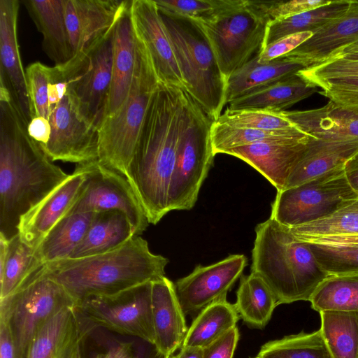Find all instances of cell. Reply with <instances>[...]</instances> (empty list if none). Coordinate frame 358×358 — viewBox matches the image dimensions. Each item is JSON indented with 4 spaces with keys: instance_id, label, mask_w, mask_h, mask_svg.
<instances>
[{
    "instance_id": "6da1fadb",
    "label": "cell",
    "mask_w": 358,
    "mask_h": 358,
    "mask_svg": "<svg viewBox=\"0 0 358 358\" xmlns=\"http://www.w3.org/2000/svg\"><path fill=\"white\" fill-rule=\"evenodd\" d=\"M28 122L0 82V235L17 234L20 217L65 181L64 172L27 131Z\"/></svg>"
},
{
    "instance_id": "7a4b0ae2",
    "label": "cell",
    "mask_w": 358,
    "mask_h": 358,
    "mask_svg": "<svg viewBox=\"0 0 358 358\" xmlns=\"http://www.w3.org/2000/svg\"><path fill=\"white\" fill-rule=\"evenodd\" d=\"M187 92L159 83L126 178L150 224L170 211L169 192L186 123Z\"/></svg>"
},
{
    "instance_id": "3957f363",
    "label": "cell",
    "mask_w": 358,
    "mask_h": 358,
    "mask_svg": "<svg viewBox=\"0 0 358 358\" xmlns=\"http://www.w3.org/2000/svg\"><path fill=\"white\" fill-rule=\"evenodd\" d=\"M169 259L153 254L148 243L134 236L113 251L44 264L31 280L46 277L62 285L76 307L94 296L113 295L165 276Z\"/></svg>"
},
{
    "instance_id": "277c9868",
    "label": "cell",
    "mask_w": 358,
    "mask_h": 358,
    "mask_svg": "<svg viewBox=\"0 0 358 358\" xmlns=\"http://www.w3.org/2000/svg\"><path fill=\"white\" fill-rule=\"evenodd\" d=\"M252 250L251 273L270 287L278 305L308 301L329 275L317 262L306 242L290 228L271 218L257 225Z\"/></svg>"
},
{
    "instance_id": "5b68a950",
    "label": "cell",
    "mask_w": 358,
    "mask_h": 358,
    "mask_svg": "<svg viewBox=\"0 0 358 358\" xmlns=\"http://www.w3.org/2000/svg\"><path fill=\"white\" fill-rule=\"evenodd\" d=\"M182 74L185 90L213 120L226 103L227 81L222 75L200 21L160 9Z\"/></svg>"
},
{
    "instance_id": "8992f818",
    "label": "cell",
    "mask_w": 358,
    "mask_h": 358,
    "mask_svg": "<svg viewBox=\"0 0 358 358\" xmlns=\"http://www.w3.org/2000/svg\"><path fill=\"white\" fill-rule=\"evenodd\" d=\"M136 38L137 57L129 92L120 108L105 117L98 129L99 162L124 177L160 83L147 47L136 35Z\"/></svg>"
},
{
    "instance_id": "52a82bcc",
    "label": "cell",
    "mask_w": 358,
    "mask_h": 358,
    "mask_svg": "<svg viewBox=\"0 0 358 358\" xmlns=\"http://www.w3.org/2000/svg\"><path fill=\"white\" fill-rule=\"evenodd\" d=\"M269 22L257 1L248 0H233L212 20L201 22L227 81L261 52Z\"/></svg>"
},
{
    "instance_id": "ba28073f",
    "label": "cell",
    "mask_w": 358,
    "mask_h": 358,
    "mask_svg": "<svg viewBox=\"0 0 358 358\" xmlns=\"http://www.w3.org/2000/svg\"><path fill=\"white\" fill-rule=\"evenodd\" d=\"M213 120L187 93L186 123L178 149L169 192V209H192L213 165Z\"/></svg>"
},
{
    "instance_id": "9c48e42d",
    "label": "cell",
    "mask_w": 358,
    "mask_h": 358,
    "mask_svg": "<svg viewBox=\"0 0 358 358\" xmlns=\"http://www.w3.org/2000/svg\"><path fill=\"white\" fill-rule=\"evenodd\" d=\"M114 27L94 47L56 65L80 115L99 129L107 109L114 50Z\"/></svg>"
},
{
    "instance_id": "30bf717a",
    "label": "cell",
    "mask_w": 358,
    "mask_h": 358,
    "mask_svg": "<svg viewBox=\"0 0 358 358\" xmlns=\"http://www.w3.org/2000/svg\"><path fill=\"white\" fill-rule=\"evenodd\" d=\"M69 307H76L73 298L62 285L46 277H37L0 299V317L8 323L17 358H26L42 326Z\"/></svg>"
},
{
    "instance_id": "8fae6325",
    "label": "cell",
    "mask_w": 358,
    "mask_h": 358,
    "mask_svg": "<svg viewBox=\"0 0 358 358\" xmlns=\"http://www.w3.org/2000/svg\"><path fill=\"white\" fill-rule=\"evenodd\" d=\"M357 199L358 194L350 185L344 166L277 191L270 218L292 228L327 217Z\"/></svg>"
},
{
    "instance_id": "7c38bea8",
    "label": "cell",
    "mask_w": 358,
    "mask_h": 358,
    "mask_svg": "<svg viewBox=\"0 0 358 358\" xmlns=\"http://www.w3.org/2000/svg\"><path fill=\"white\" fill-rule=\"evenodd\" d=\"M76 308L94 327L137 337L154 345L152 282L113 295L88 297Z\"/></svg>"
},
{
    "instance_id": "4fadbf2b",
    "label": "cell",
    "mask_w": 358,
    "mask_h": 358,
    "mask_svg": "<svg viewBox=\"0 0 358 358\" xmlns=\"http://www.w3.org/2000/svg\"><path fill=\"white\" fill-rule=\"evenodd\" d=\"M106 210L123 212L135 236L142 234L150 224L126 177L95 161L81 194L66 215Z\"/></svg>"
},
{
    "instance_id": "5bb4252c",
    "label": "cell",
    "mask_w": 358,
    "mask_h": 358,
    "mask_svg": "<svg viewBox=\"0 0 358 358\" xmlns=\"http://www.w3.org/2000/svg\"><path fill=\"white\" fill-rule=\"evenodd\" d=\"M50 138L41 148L54 162L85 164L99 160L98 129L80 114L68 91L52 110Z\"/></svg>"
},
{
    "instance_id": "9a60e30c",
    "label": "cell",
    "mask_w": 358,
    "mask_h": 358,
    "mask_svg": "<svg viewBox=\"0 0 358 358\" xmlns=\"http://www.w3.org/2000/svg\"><path fill=\"white\" fill-rule=\"evenodd\" d=\"M247 265L243 255H231L208 266H197L178 279L176 292L185 315H195L213 301L227 297Z\"/></svg>"
},
{
    "instance_id": "2e32d148",
    "label": "cell",
    "mask_w": 358,
    "mask_h": 358,
    "mask_svg": "<svg viewBox=\"0 0 358 358\" xmlns=\"http://www.w3.org/2000/svg\"><path fill=\"white\" fill-rule=\"evenodd\" d=\"M309 139L310 135L297 127L281 138L237 147L224 154L245 162L280 191L306 150Z\"/></svg>"
},
{
    "instance_id": "e0dca14e",
    "label": "cell",
    "mask_w": 358,
    "mask_h": 358,
    "mask_svg": "<svg viewBox=\"0 0 358 358\" xmlns=\"http://www.w3.org/2000/svg\"><path fill=\"white\" fill-rule=\"evenodd\" d=\"M91 164L76 165L65 181L20 217L17 234L23 242L36 248L50 230L67 215L84 188Z\"/></svg>"
},
{
    "instance_id": "ac0fdd59",
    "label": "cell",
    "mask_w": 358,
    "mask_h": 358,
    "mask_svg": "<svg viewBox=\"0 0 358 358\" xmlns=\"http://www.w3.org/2000/svg\"><path fill=\"white\" fill-rule=\"evenodd\" d=\"M130 13L134 32L147 47L159 82L185 90L172 43L155 1L131 0Z\"/></svg>"
},
{
    "instance_id": "d6986e66",
    "label": "cell",
    "mask_w": 358,
    "mask_h": 358,
    "mask_svg": "<svg viewBox=\"0 0 358 358\" xmlns=\"http://www.w3.org/2000/svg\"><path fill=\"white\" fill-rule=\"evenodd\" d=\"M129 0H63L74 55L97 44L115 25Z\"/></svg>"
},
{
    "instance_id": "ffe728a7",
    "label": "cell",
    "mask_w": 358,
    "mask_h": 358,
    "mask_svg": "<svg viewBox=\"0 0 358 358\" xmlns=\"http://www.w3.org/2000/svg\"><path fill=\"white\" fill-rule=\"evenodd\" d=\"M19 6L18 0H0V81L7 85L29 124L33 112L17 41Z\"/></svg>"
},
{
    "instance_id": "44dd1931",
    "label": "cell",
    "mask_w": 358,
    "mask_h": 358,
    "mask_svg": "<svg viewBox=\"0 0 358 358\" xmlns=\"http://www.w3.org/2000/svg\"><path fill=\"white\" fill-rule=\"evenodd\" d=\"M358 42V0H351L346 12L313 33L293 51L285 55L306 68L336 58L347 47Z\"/></svg>"
},
{
    "instance_id": "7402d4cb",
    "label": "cell",
    "mask_w": 358,
    "mask_h": 358,
    "mask_svg": "<svg viewBox=\"0 0 358 358\" xmlns=\"http://www.w3.org/2000/svg\"><path fill=\"white\" fill-rule=\"evenodd\" d=\"M154 345L165 358L182 347L188 328L175 284L166 276L152 282Z\"/></svg>"
},
{
    "instance_id": "603a6c76",
    "label": "cell",
    "mask_w": 358,
    "mask_h": 358,
    "mask_svg": "<svg viewBox=\"0 0 358 358\" xmlns=\"http://www.w3.org/2000/svg\"><path fill=\"white\" fill-rule=\"evenodd\" d=\"M303 132L317 138L358 140V110L329 100L319 108L278 111Z\"/></svg>"
},
{
    "instance_id": "cb8c5ba5",
    "label": "cell",
    "mask_w": 358,
    "mask_h": 358,
    "mask_svg": "<svg viewBox=\"0 0 358 358\" xmlns=\"http://www.w3.org/2000/svg\"><path fill=\"white\" fill-rule=\"evenodd\" d=\"M131 1L115 25L112 80L105 117L114 114L124 103L133 80L137 48L130 13Z\"/></svg>"
},
{
    "instance_id": "d4e9b609",
    "label": "cell",
    "mask_w": 358,
    "mask_h": 358,
    "mask_svg": "<svg viewBox=\"0 0 358 358\" xmlns=\"http://www.w3.org/2000/svg\"><path fill=\"white\" fill-rule=\"evenodd\" d=\"M357 153L358 140L322 139L310 135L306 150L292 171L285 189L344 167Z\"/></svg>"
},
{
    "instance_id": "484cf974",
    "label": "cell",
    "mask_w": 358,
    "mask_h": 358,
    "mask_svg": "<svg viewBox=\"0 0 358 358\" xmlns=\"http://www.w3.org/2000/svg\"><path fill=\"white\" fill-rule=\"evenodd\" d=\"M30 17L43 36L42 48L55 65L73 57L63 0H23Z\"/></svg>"
},
{
    "instance_id": "4316f807",
    "label": "cell",
    "mask_w": 358,
    "mask_h": 358,
    "mask_svg": "<svg viewBox=\"0 0 358 358\" xmlns=\"http://www.w3.org/2000/svg\"><path fill=\"white\" fill-rule=\"evenodd\" d=\"M259 54L227 80V104L257 90L296 75L306 68L300 62L285 56L261 63Z\"/></svg>"
},
{
    "instance_id": "83f0119b",
    "label": "cell",
    "mask_w": 358,
    "mask_h": 358,
    "mask_svg": "<svg viewBox=\"0 0 358 358\" xmlns=\"http://www.w3.org/2000/svg\"><path fill=\"white\" fill-rule=\"evenodd\" d=\"M134 236L132 226L123 212H96L83 239L69 259L91 257L113 251L123 245Z\"/></svg>"
},
{
    "instance_id": "f1b7e54d",
    "label": "cell",
    "mask_w": 358,
    "mask_h": 358,
    "mask_svg": "<svg viewBox=\"0 0 358 358\" xmlns=\"http://www.w3.org/2000/svg\"><path fill=\"white\" fill-rule=\"evenodd\" d=\"M317 92V87L296 74L235 99L229 108L282 111Z\"/></svg>"
},
{
    "instance_id": "f546056e",
    "label": "cell",
    "mask_w": 358,
    "mask_h": 358,
    "mask_svg": "<svg viewBox=\"0 0 358 358\" xmlns=\"http://www.w3.org/2000/svg\"><path fill=\"white\" fill-rule=\"evenodd\" d=\"M94 212L64 216L45 235L35 248V255L44 264L68 259L83 239Z\"/></svg>"
},
{
    "instance_id": "4dcf8cb0",
    "label": "cell",
    "mask_w": 358,
    "mask_h": 358,
    "mask_svg": "<svg viewBox=\"0 0 358 358\" xmlns=\"http://www.w3.org/2000/svg\"><path fill=\"white\" fill-rule=\"evenodd\" d=\"M240 317L227 297L219 299L201 310L188 328L182 347L204 348L236 327Z\"/></svg>"
},
{
    "instance_id": "1f68e13d",
    "label": "cell",
    "mask_w": 358,
    "mask_h": 358,
    "mask_svg": "<svg viewBox=\"0 0 358 358\" xmlns=\"http://www.w3.org/2000/svg\"><path fill=\"white\" fill-rule=\"evenodd\" d=\"M234 305L244 323L257 329L265 327L278 306L268 285L253 273L241 277Z\"/></svg>"
},
{
    "instance_id": "d6a6232c",
    "label": "cell",
    "mask_w": 358,
    "mask_h": 358,
    "mask_svg": "<svg viewBox=\"0 0 358 358\" xmlns=\"http://www.w3.org/2000/svg\"><path fill=\"white\" fill-rule=\"evenodd\" d=\"M351 0H334L322 6L269 22L263 48L289 35L304 31L314 33L344 14Z\"/></svg>"
},
{
    "instance_id": "836d02e7",
    "label": "cell",
    "mask_w": 358,
    "mask_h": 358,
    "mask_svg": "<svg viewBox=\"0 0 358 358\" xmlns=\"http://www.w3.org/2000/svg\"><path fill=\"white\" fill-rule=\"evenodd\" d=\"M42 266L35 248L23 242L18 234L8 239L5 262L0 266V299L24 286Z\"/></svg>"
},
{
    "instance_id": "e575fe53",
    "label": "cell",
    "mask_w": 358,
    "mask_h": 358,
    "mask_svg": "<svg viewBox=\"0 0 358 358\" xmlns=\"http://www.w3.org/2000/svg\"><path fill=\"white\" fill-rule=\"evenodd\" d=\"M320 331L331 358H358V312L320 313Z\"/></svg>"
},
{
    "instance_id": "d590c367",
    "label": "cell",
    "mask_w": 358,
    "mask_h": 358,
    "mask_svg": "<svg viewBox=\"0 0 358 358\" xmlns=\"http://www.w3.org/2000/svg\"><path fill=\"white\" fill-rule=\"evenodd\" d=\"M309 301L319 313L358 312V274L328 275L315 289Z\"/></svg>"
},
{
    "instance_id": "8d00e7d4",
    "label": "cell",
    "mask_w": 358,
    "mask_h": 358,
    "mask_svg": "<svg viewBox=\"0 0 358 358\" xmlns=\"http://www.w3.org/2000/svg\"><path fill=\"white\" fill-rule=\"evenodd\" d=\"M80 317L76 307H69L50 319L36 334L26 358H58Z\"/></svg>"
},
{
    "instance_id": "74e56055",
    "label": "cell",
    "mask_w": 358,
    "mask_h": 358,
    "mask_svg": "<svg viewBox=\"0 0 358 358\" xmlns=\"http://www.w3.org/2000/svg\"><path fill=\"white\" fill-rule=\"evenodd\" d=\"M257 358H331L320 329L301 331L264 344Z\"/></svg>"
},
{
    "instance_id": "f35d334b",
    "label": "cell",
    "mask_w": 358,
    "mask_h": 358,
    "mask_svg": "<svg viewBox=\"0 0 358 358\" xmlns=\"http://www.w3.org/2000/svg\"><path fill=\"white\" fill-rule=\"evenodd\" d=\"M290 230L303 241L327 236L358 234V199L327 217L290 228Z\"/></svg>"
},
{
    "instance_id": "ab89813d",
    "label": "cell",
    "mask_w": 358,
    "mask_h": 358,
    "mask_svg": "<svg viewBox=\"0 0 358 358\" xmlns=\"http://www.w3.org/2000/svg\"><path fill=\"white\" fill-rule=\"evenodd\" d=\"M297 127L278 130H262L240 128L213 121L210 128V138L214 154H224L230 149L252 143L268 141L285 136Z\"/></svg>"
},
{
    "instance_id": "60d3db41",
    "label": "cell",
    "mask_w": 358,
    "mask_h": 358,
    "mask_svg": "<svg viewBox=\"0 0 358 358\" xmlns=\"http://www.w3.org/2000/svg\"><path fill=\"white\" fill-rule=\"evenodd\" d=\"M215 121L236 127L262 130H278L296 127L278 111L265 109L231 110L228 108Z\"/></svg>"
},
{
    "instance_id": "b9f144b4",
    "label": "cell",
    "mask_w": 358,
    "mask_h": 358,
    "mask_svg": "<svg viewBox=\"0 0 358 358\" xmlns=\"http://www.w3.org/2000/svg\"><path fill=\"white\" fill-rule=\"evenodd\" d=\"M307 243L321 268L329 275L358 274V247Z\"/></svg>"
},
{
    "instance_id": "7bdbcfd3",
    "label": "cell",
    "mask_w": 358,
    "mask_h": 358,
    "mask_svg": "<svg viewBox=\"0 0 358 358\" xmlns=\"http://www.w3.org/2000/svg\"><path fill=\"white\" fill-rule=\"evenodd\" d=\"M25 72L33 118L43 117L49 121L52 109L49 103L48 86L52 79V66L36 62L30 64Z\"/></svg>"
},
{
    "instance_id": "ee69618b",
    "label": "cell",
    "mask_w": 358,
    "mask_h": 358,
    "mask_svg": "<svg viewBox=\"0 0 358 358\" xmlns=\"http://www.w3.org/2000/svg\"><path fill=\"white\" fill-rule=\"evenodd\" d=\"M233 0H158L160 9L183 15L201 22L212 20Z\"/></svg>"
},
{
    "instance_id": "f6af8a7d",
    "label": "cell",
    "mask_w": 358,
    "mask_h": 358,
    "mask_svg": "<svg viewBox=\"0 0 358 358\" xmlns=\"http://www.w3.org/2000/svg\"><path fill=\"white\" fill-rule=\"evenodd\" d=\"M297 75L306 83L316 87L321 83L335 79L358 78V61L342 58L333 59L324 63L305 68Z\"/></svg>"
},
{
    "instance_id": "bcb514c9",
    "label": "cell",
    "mask_w": 358,
    "mask_h": 358,
    "mask_svg": "<svg viewBox=\"0 0 358 358\" xmlns=\"http://www.w3.org/2000/svg\"><path fill=\"white\" fill-rule=\"evenodd\" d=\"M319 93L334 103L358 110V78L329 80L320 83Z\"/></svg>"
},
{
    "instance_id": "7dc6e473",
    "label": "cell",
    "mask_w": 358,
    "mask_h": 358,
    "mask_svg": "<svg viewBox=\"0 0 358 358\" xmlns=\"http://www.w3.org/2000/svg\"><path fill=\"white\" fill-rule=\"evenodd\" d=\"M331 0L257 1L269 22L293 16L327 4Z\"/></svg>"
},
{
    "instance_id": "c3c4849f",
    "label": "cell",
    "mask_w": 358,
    "mask_h": 358,
    "mask_svg": "<svg viewBox=\"0 0 358 358\" xmlns=\"http://www.w3.org/2000/svg\"><path fill=\"white\" fill-rule=\"evenodd\" d=\"M94 358H165L155 346L141 340L138 343L120 342L110 347L103 353L97 354Z\"/></svg>"
},
{
    "instance_id": "681fc988",
    "label": "cell",
    "mask_w": 358,
    "mask_h": 358,
    "mask_svg": "<svg viewBox=\"0 0 358 358\" xmlns=\"http://www.w3.org/2000/svg\"><path fill=\"white\" fill-rule=\"evenodd\" d=\"M313 33L304 31L287 36L265 46L259 54V61L265 63L284 57L309 39Z\"/></svg>"
},
{
    "instance_id": "f907efd6",
    "label": "cell",
    "mask_w": 358,
    "mask_h": 358,
    "mask_svg": "<svg viewBox=\"0 0 358 358\" xmlns=\"http://www.w3.org/2000/svg\"><path fill=\"white\" fill-rule=\"evenodd\" d=\"M238 340V329L235 327L203 348V358H233Z\"/></svg>"
},
{
    "instance_id": "816d5d0a",
    "label": "cell",
    "mask_w": 358,
    "mask_h": 358,
    "mask_svg": "<svg viewBox=\"0 0 358 358\" xmlns=\"http://www.w3.org/2000/svg\"><path fill=\"white\" fill-rule=\"evenodd\" d=\"M81 316L58 358H83L82 345L90 329Z\"/></svg>"
},
{
    "instance_id": "f5cc1de1",
    "label": "cell",
    "mask_w": 358,
    "mask_h": 358,
    "mask_svg": "<svg viewBox=\"0 0 358 358\" xmlns=\"http://www.w3.org/2000/svg\"><path fill=\"white\" fill-rule=\"evenodd\" d=\"M27 131L29 136L42 148L46 145L50 138V122L43 117H34L29 122Z\"/></svg>"
},
{
    "instance_id": "db71d44e",
    "label": "cell",
    "mask_w": 358,
    "mask_h": 358,
    "mask_svg": "<svg viewBox=\"0 0 358 358\" xmlns=\"http://www.w3.org/2000/svg\"><path fill=\"white\" fill-rule=\"evenodd\" d=\"M0 358H17L8 323L2 317H0Z\"/></svg>"
},
{
    "instance_id": "11a10c76",
    "label": "cell",
    "mask_w": 358,
    "mask_h": 358,
    "mask_svg": "<svg viewBox=\"0 0 358 358\" xmlns=\"http://www.w3.org/2000/svg\"><path fill=\"white\" fill-rule=\"evenodd\" d=\"M345 173L350 185L358 194V153L346 162Z\"/></svg>"
},
{
    "instance_id": "9f6ffc18",
    "label": "cell",
    "mask_w": 358,
    "mask_h": 358,
    "mask_svg": "<svg viewBox=\"0 0 358 358\" xmlns=\"http://www.w3.org/2000/svg\"><path fill=\"white\" fill-rule=\"evenodd\" d=\"M170 358H203V348L181 347L180 352Z\"/></svg>"
},
{
    "instance_id": "6f0895ef",
    "label": "cell",
    "mask_w": 358,
    "mask_h": 358,
    "mask_svg": "<svg viewBox=\"0 0 358 358\" xmlns=\"http://www.w3.org/2000/svg\"><path fill=\"white\" fill-rule=\"evenodd\" d=\"M339 58L350 61H358V50L345 54Z\"/></svg>"
},
{
    "instance_id": "680465c9",
    "label": "cell",
    "mask_w": 358,
    "mask_h": 358,
    "mask_svg": "<svg viewBox=\"0 0 358 358\" xmlns=\"http://www.w3.org/2000/svg\"><path fill=\"white\" fill-rule=\"evenodd\" d=\"M254 358H257V357H254Z\"/></svg>"
}]
</instances>
